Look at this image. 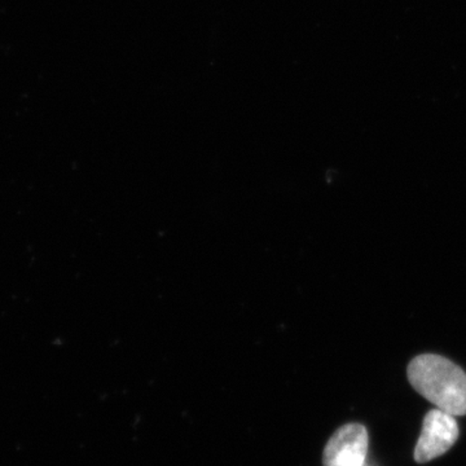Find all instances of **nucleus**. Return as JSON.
<instances>
[{
    "label": "nucleus",
    "mask_w": 466,
    "mask_h": 466,
    "mask_svg": "<svg viewBox=\"0 0 466 466\" xmlns=\"http://www.w3.org/2000/svg\"><path fill=\"white\" fill-rule=\"evenodd\" d=\"M408 381L438 410L452 416L466 415V373L437 354L419 355L407 368Z\"/></svg>",
    "instance_id": "nucleus-1"
},
{
    "label": "nucleus",
    "mask_w": 466,
    "mask_h": 466,
    "mask_svg": "<svg viewBox=\"0 0 466 466\" xmlns=\"http://www.w3.org/2000/svg\"><path fill=\"white\" fill-rule=\"evenodd\" d=\"M459 424L455 416L443 410H429L422 422V431L417 441L413 458L419 464L431 461L452 449L459 440Z\"/></svg>",
    "instance_id": "nucleus-2"
},
{
    "label": "nucleus",
    "mask_w": 466,
    "mask_h": 466,
    "mask_svg": "<svg viewBox=\"0 0 466 466\" xmlns=\"http://www.w3.org/2000/svg\"><path fill=\"white\" fill-rule=\"evenodd\" d=\"M367 428L351 422L334 431L323 452L324 466H363L368 453Z\"/></svg>",
    "instance_id": "nucleus-3"
},
{
    "label": "nucleus",
    "mask_w": 466,
    "mask_h": 466,
    "mask_svg": "<svg viewBox=\"0 0 466 466\" xmlns=\"http://www.w3.org/2000/svg\"><path fill=\"white\" fill-rule=\"evenodd\" d=\"M364 466V465H363Z\"/></svg>",
    "instance_id": "nucleus-4"
}]
</instances>
